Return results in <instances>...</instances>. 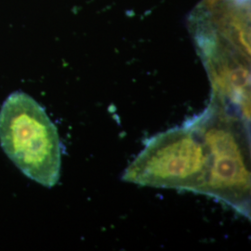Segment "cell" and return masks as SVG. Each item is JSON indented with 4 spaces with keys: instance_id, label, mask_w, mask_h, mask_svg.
Instances as JSON below:
<instances>
[{
    "instance_id": "cell-2",
    "label": "cell",
    "mask_w": 251,
    "mask_h": 251,
    "mask_svg": "<svg viewBox=\"0 0 251 251\" xmlns=\"http://www.w3.org/2000/svg\"><path fill=\"white\" fill-rule=\"evenodd\" d=\"M0 145L26 177L51 188L61 176L62 144L44 108L22 91L0 109Z\"/></svg>"
},
{
    "instance_id": "cell-1",
    "label": "cell",
    "mask_w": 251,
    "mask_h": 251,
    "mask_svg": "<svg viewBox=\"0 0 251 251\" xmlns=\"http://www.w3.org/2000/svg\"><path fill=\"white\" fill-rule=\"evenodd\" d=\"M186 122L198 132L208 156L201 195L251 220V123L213 94L206 109Z\"/></svg>"
},
{
    "instance_id": "cell-3",
    "label": "cell",
    "mask_w": 251,
    "mask_h": 251,
    "mask_svg": "<svg viewBox=\"0 0 251 251\" xmlns=\"http://www.w3.org/2000/svg\"><path fill=\"white\" fill-rule=\"evenodd\" d=\"M207 170L206 146L198 132L184 122L150 138L121 179L140 186L201 194Z\"/></svg>"
},
{
    "instance_id": "cell-4",
    "label": "cell",
    "mask_w": 251,
    "mask_h": 251,
    "mask_svg": "<svg viewBox=\"0 0 251 251\" xmlns=\"http://www.w3.org/2000/svg\"><path fill=\"white\" fill-rule=\"evenodd\" d=\"M201 51L212 93L251 123L250 56L227 39L202 38Z\"/></svg>"
}]
</instances>
